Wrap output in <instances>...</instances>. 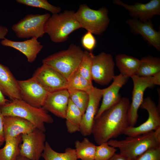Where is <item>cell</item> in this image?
<instances>
[{"instance_id": "2", "label": "cell", "mask_w": 160, "mask_h": 160, "mask_svg": "<svg viewBox=\"0 0 160 160\" xmlns=\"http://www.w3.org/2000/svg\"><path fill=\"white\" fill-rule=\"evenodd\" d=\"M108 145L118 148L120 154L133 160L149 149L160 147V128L156 130L118 140L111 139Z\"/></svg>"}, {"instance_id": "14", "label": "cell", "mask_w": 160, "mask_h": 160, "mask_svg": "<svg viewBox=\"0 0 160 160\" xmlns=\"http://www.w3.org/2000/svg\"><path fill=\"white\" fill-rule=\"evenodd\" d=\"M113 4L123 7L133 18L142 22L150 20L156 15H160V0H151L146 3L136 2L133 5L125 4L120 0H113Z\"/></svg>"}, {"instance_id": "7", "label": "cell", "mask_w": 160, "mask_h": 160, "mask_svg": "<svg viewBox=\"0 0 160 160\" xmlns=\"http://www.w3.org/2000/svg\"><path fill=\"white\" fill-rule=\"evenodd\" d=\"M50 16L48 13L27 15L13 25L12 29L19 38H41L45 34V25Z\"/></svg>"}, {"instance_id": "5", "label": "cell", "mask_w": 160, "mask_h": 160, "mask_svg": "<svg viewBox=\"0 0 160 160\" xmlns=\"http://www.w3.org/2000/svg\"><path fill=\"white\" fill-rule=\"evenodd\" d=\"M75 12L73 10H65L50 16L45 24L44 32L52 42H65L71 33L81 28L75 17Z\"/></svg>"}, {"instance_id": "20", "label": "cell", "mask_w": 160, "mask_h": 160, "mask_svg": "<svg viewBox=\"0 0 160 160\" xmlns=\"http://www.w3.org/2000/svg\"><path fill=\"white\" fill-rule=\"evenodd\" d=\"M36 37L31 38L23 41H15L6 38L2 40L1 44L4 46L14 48L23 54L28 61L31 63L36 60L38 54L43 47Z\"/></svg>"}, {"instance_id": "32", "label": "cell", "mask_w": 160, "mask_h": 160, "mask_svg": "<svg viewBox=\"0 0 160 160\" xmlns=\"http://www.w3.org/2000/svg\"><path fill=\"white\" fill-rule=\"evenodd\" d=\"M117 149L107 142L96 146L94 160H108L115 153Z\"/></svg>"}, {"instance_id": "21", "label": "cell", "mask_w": 160, "mask_h": 160, "mask_svg": "<svg viewBox=\"0 0 160 160\" xmlns=\"http://www.w3.org/2000/svg\"><path fill=\"white\" fill-rule=\"evenodd\" d=\"M0 89L11 101L21 99L17 80L8 67L0 63Z\"/></svg>"}, {"instance_id": "33", "label": "cell", "mask_w": 160, "mask_h": 160, "mask_svg": "<svg viewBox=\"0 0 160 160\" xmlns=\"http://www.w3.org/2000/svg\"><path fill=\"white\" fill-rule=\"evenodd\" d=\"M81 44L83 47L87 51L92 52L96 47L97 41L93 34L87 31L82 36Z\"/></svg>"}, {"instance_id": "17", "label": "cell", "mask_w": 160, "mask_h": 160, "mask_svg": "<svg viewBox=\"0 0 160 160\" xmlns=\"http://www.w3.org/2000/svg\"><path fill=\"white\" fill-rule=\"evenodd\" d=\"M69 99L67 89L49 92L42 107L55 116L65 119Z\"/></svg>"}, {"instance_id": "40", "label": "cell", "mask_w": 160, "mask_h": 160, "mask_svg": "<svg viewBox=\"0 0 160 160\" xmlns=\"http://www.w3.org/2000/svg\"><path fill=\"white\" fill-rule=\"evenodd\" d=\"M2 143H3L0 142V147L1 146V145H2Z\"/></svg>"}, {"instance_id": "35", "label": "cell", "mask_w": 160, "mask_h": 160, "mask_svg": "<svg viewBox=\"0 0 160 160\" xmlns=\"http://www.w3.org/2000/svg\"><path fill=\"white\" fill-rule=\"evenodd\" d=\"M4 116L0 111V142L3 143L5 141L4 124Z\"/></svg>"}, {"instance_id": "16", "label": "cell", "mask_w": 160, "mask_h": 160, "mask_svg": "<svg viewBox=\"0 0 160 160\" xmlns=\"http://www.w3.org/2000/svg\"><path fill=\"white\" fill-rule=\"evenodd\" d=\"M126 23L132 33L141 35L150 45L160 51V32L154 28L151 20L143 22L135 19H129Z\"/></svg>"}, {"instance_id": "6", "label": "cell", "mask_w": 160, "mask_h": 160, "mask_svg": "<svg viewBox=\"0 0 160 160\" xmlns=\"http://www.w3.org/2000/svg\"><path fill=\"white\" fill-rule=\"evenodd\" d=\"M108 13L105 7L95 10L82 4L75 12L74 15L81 28L93 34L99 35L104 32L108 26L110 19Z\"/></svg>"}, {"instance_id": "13", "label": "cell", "mask_w": 160, "mask_h": 160, "mask_svg": "<svg viewBox=\"0 0 160 160\" xmlns=\"http://www.w3.org/2000/svg\"><path fill=\"white\" fill-rule=\"evenodd\" d=\"M49 92L67 89L68 81L59 72L43 64L35 71L33 76Z\"/></svg>"}, {"instance_id": "37", "label": "cell", "mask_w": 160, "mask_h": 160, "mask_svg": "<svg viewBox=\"0 0 160 160\" xmlns=\"http://www.w3.org/2000/svg\"><path fill=\"white\" fill-rule=\"evenodd\" d=\"M8 32L7 27L0 25V39L3 40L5 38Z\"/></svg>"}, {"instance_id": "18", "label": "cell", "mask_w": 160, "mask_h": 160, "mask_svg": "<svg viewBox=\"0 0 160 160\" xmlns=\"http://www.w3.org/2000/svg\"><path fill=\"white\" fill-rule=\"evenodd\" d=\"M128 77L121 74L115 76L112 84L104 89L101 104L95 118H96L105 111L118 103L121 98L119 91L122 87L127 82Z\"/></svg>"}, {"instance_id": "8", "label": "cell", "mask_w": 160, "mask_h": 160, "mask_svg": "<svg viewBox=\"0 0 160 160\" xmlns=\"http://www.w3.org/2000/svg\"><path fill=\"white\" fill-rule=\"evenodd\" d=\"M115 65L113 57L110 54L102 52L93 55L91 71L92 81L102 86L108 84L115 76Z\"/></svg>"}, {"instance_id": "38", "label": "cell", "mask_w": 160, "mask_h": 160, "mask_svg": "<svg viewBox=\"0 0 160 160\" xmlns=\"http://www.w3.org/2000/svg\"><path fill=\"white\" fill-rule=\"evenodd\" d=\"M8 101L0 89V108L6 104Z\"/></svg>"}, {"instance_id": "3", "label": "cell", "mask_w": 160, "mask_h": 160, "mask_svg": "<svg viewBox=\"0 0 160 160\" xmlns=\"http://www.w3.org/2000/svg\"><path fill=\"white\" fill-rule=\"evenodd\" d=\"M0 111L4 116H17L26 119L44 132L46 130L45 124L54 122L52 117L43 107L33 106L22 99L7 103L0 108Z\"/></svg>"}, {"instance_id": "12", "label": "cell", "mask_w": 160, "mask_h": 160, "mask_svg": "<svg viewBox=\"0 0 160 160\" xmlns=\"http://www.w3.org/2000/svg\"><path fill=\"white\" fill-rule=\"evenodd\" d=\"M17 82L21 99L33 106L42 107L49 92L33 77Z\"/></svg>"}, {"instance_id": "25", "label": "cell", "mask_w": 160, "mask_h": 160, "mask_svg": "<svg viewBox=\"0 0 160 160\" xmlns=\"http://www.w3.org/2000/svg\"><path fill=\"white\" fill-rule=\"evenodd\" d=\"M21 135L5 141L4 146L0 148V160H17L20 155Z\"/></svg>"}, {"instance_id": "10", "label": "cell", "mask_w": 160, "mask_h": 160, "mask_svg": "<svg viewBox=\"0 0 160 160\" xmlns=\"http://www.w3.org/2000/svg\"><path fill=\"white\" fill-rule=\"evenodd\" d=\"M140 108L148 112L147 120L137 127H128L123 134L129 136H135L155 131L160 128V109L149 97L143 99Z\"/></svg>"}, {"instance_id": "30", "label": "cell", "mask_w": 160, "mask_h": 160, "mask_svg": "<svg viewBox=\"0 0 160 160\" xmlns=\"http://www.w3.org/2000/svg\"><path fill=\"white\" fill-rule=\"evenodd\" d=\"M93 55L92 52L84 51L82 60L76 71L81 76L92 82L91 71Z\"/></svg>"}, {"instance_id": "15", "label": "cell", "mask_w": 160, "mask_h": 160, "mask_svg": "<svg viewBox=\"0 0 160 160\" xmlns=\"http://www.w3.org/2000/svg\"><path fill=\"white\" fill-rule=\"evenodd\" d=\"M104 89L94 87L87 93L89 103L85 113L82 116L79 132L86 136L92 134V128L95 116L99 108Z\"/></svg>"}, {"instance_id": "28", "label": "cell", "mask_w": 160, "mask_h": 160, "mask_svg": "<svg viewBox=\"0 0 160 160\" xmlns=\"http://www.w3.org/2000/svg\"><path fill=\"white\" fill-rule=\"evenodd\" d=\"M67 89L69 93L70 99L80 110L83 115L89 103L88 93L82 90L73 89Z\"/></svg>"}, {"instance_id": "11", "label": "cell", "mask_w": 160, "mask_h": 160, "mask_svg": "<svg viewBox=\"0 0 160 160\" xmlns=\"http://www.w3.org/2000/svg\"><path fill=\"white\" fill-rule=\"evenodd\" d=\"M21 136L20 155L31 160H39L46 142L44 132L36 128Z\"/></svg>"}, {"instance_id": "26", "label": "cell", "mask_w": 160, "mask_h": 160, "mask_svg": "<svg viewBox=\"0 0 160 160\" xmlns=\"http://www.w3.org/2000/svg\"><path fill=\"white\" fill-rule=\"evenodd\" d=\"M41 156L44 160H78L75 149L68 148L64 152L59 153L54 150L47 141Z\"/></svg>"}, {"instance_id": "39", "label": "cell", "mask_w": 160, "mask_h": 160, "mask_svg": "<svg viewBox=\"0 0 160 160\" xmlns=\"http://www.w3.org/2000/svg\"><path fill=\"white\" fill-rule=\"evenodd\" d=\"M17 160H31L19 155L17 158Z\"/></svg>"}, {"instance_id": "27", "label": "cell", "mask_w": 160, "mask_h": 160, "mask_svg": "<svg viewBox=\"0 0 160 160\" xmlns=\"http://www.w3.org/2000/svg\"><path fill=\"white\" fill-rule=\"evenodd\" d=\"M77 157L81 160H94L96 146L87 138L75 142Z\"/></svg>"}, {"instance_id": "4", "label": "cell", "mask_w": 160, "mask_h": 160, "mask_svg": "<svg viewBox=\"0 0 160 160\" xmlns=\"http://www.w3.org/2000/svg\"><path fill=\"white\" fill-rule=\"evenodd\" d=\"M84 52L79 46L72 44L67 49L58 52L44 58L42 63L59 72L68 81L77 71Z\"/></svg>"}, {"instance_id": "31", "label": "cell", "mask_w": 160, "mask_h": 160, "mask_svg": "<svg viewBox=\"0 0 160 160\" xmlns=\"http://www.w3.org/2000/svg\"><path fill=\"white\" fill-rule=\"evenodd\" d=\"M20 4L33 7L43 9L55 14L60 13V7L53 5L47 0H16Z\"/></svg>"}, {"instance_id": "23", "label": "cell", "mask_w": 160, "mask_h": 160, "mask_svg": "<svg viewBox=\"0 0 160 160\" xmlns=\"http://www.w3.org/2000/svg\"><path fill=\"white\" fill-rule=\"evenodd\" d=\"M83 115L79 108L69 99L65 117L67 131L70 133L79 132Z\"/></svg>"}, {"instance_id": "34", "label": "cell", "mask_w": 160, "mask_h": 160, "mask_svg": "<svg viewBox=\"0 0 160 160\" xmlns=\"http://www.w3.org/2000/svg\"><path fill=\"white\" fill-rule=\"evenodd\" d=\"M133 160H160V147L151 148Z\"/></svg>"}, {"instance_id": "24", "label": "cell", "mask_w": 160, "mask_h": 160, "mask_svg": "<svg viewBox=\"0 0 160 160\" xmlns=\"http://www.w3.org/2000/svg\"><path fill=\"white\" fill-rule=\"evenodd\" d=\"M136 75L140 77L152 76L160 72V58L150 55L143 57Z\"/></svg>"}, {"instance_id": "22", "label": "cell", "mask_w": 160, "mask_h": 160, "mask_svg": "<svg viewBox=\"0 0 160 160\" xmlns=\"http://www.w3.org/2000/svg\"><path fill=\"white\" fill-rule=\"evenodd\" d=\"M115 60L120 74L128 78L136 75L140 60L124 54H120L116 55Z\"/></svg>"}, {"instance_id": "9", "label": "cell", "mask_w": 160, "mask_h": 160, "mask_svg": "<svg viewBox=\"0 0 160 160\" xmlns=\"http://www.w3.org/2000/svg\"><path fill=\"white\" fill-rule=\"evenodd\" d=\"M133 84L132 101L128 113L129 127H135L138 118V111L143 100V94L148 88L154 86L156 83L153 76L140 77L136 75L131 77Z\"/></svg>"}, {"instance_id": "36", "label": "cell", "mask_w": 160, "mask_h": 160, "mask_svg": "<svg viewBox=\"0 0 160 160\" xmlns=\"http://www.w3.org/2000/svg\"><path fill=\"white\" fill-rule=\"evenodd\" d=\"M108 160H131L126 156L122 154L115 153L114 155Z\"/></svg>"}, {"instance_id": "19", "label": "cell", "mask_w": 160, "mask_h": 160, "mask_svg": "<svg viewBox=\"0 0 160 160\" xmlns=\"http://www.w3.org/2000/svg\"><path fill=\"white\" fill-rule=\"evenodd\" d=\"M36 128L33 124L24 119L15 116H4L5 141L29 133Z\"/></svg>"}, {"instance_id": "1", "label": "cell", "mask_w": 160, "mask_h": 160, "mask_svg": "<svg viewBox=\"0 0 160 160\" xmlns=\"http://www.w3.org/2000/svg\"><path fill=\"white\" fill-rule=\"evenodd\" d=\"M130 104L129 98H121L118 103L95 118L92 134L97 144L107 142L123 134L129 126L128 113Z\"/></svg>"}, {"instance_id": "29", "label": "cell", "mask_w": 160, "mask_h": 160, "mask_svg": "<svg viewBox=\"0 0 160 160\" xmlns=\"http://www.w3.org/2000/svg\"><path fill=\"white\" fill-rule=\"evenodd\" d=\"M94 87L92 81L85 79L76 71L68 81L67 89H75L88 92Z\"/></svg>"}]
</instances>
